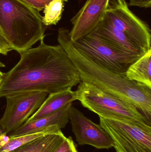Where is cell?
Instances as JSON below:
<instances>
[{
  "label": "cell",
  "mask_w": 151,
  "mask_h": 152,
  "mask_svg": "<svg viewBox=\"0 0 151 152\" xmlns=\"http://www.w3.org/2000/svg\"><path fill=\"white\" fill-rule=\"evenodd\" d=\"M43 40L20 54L15 66L4 73L0 98L32 91L50 94L72 89L80 83L79 73L63 47L48 45Z\"/></svg>",
  "instance_id": "6da1fadb"
},
{
  "label": "cell",
  "mask_w": 151,
  "mask_h": 152,
  "mask_svg": "<svg viewBox=\"0 0 151 152\" xmlns=\"http://www.w3.org/2000/svg\"><path fill=\"white\" fill-rule=\"evenodd\" d=\"M69 33L66 28H59L58 41L76 67L81 81L91 84L134 104L151 123V88L109 71L86 58L74 47Z\"/></svg>",
  "instance_id": "7a4b0ae2"
},
{
  "label": "cell",
  "mask_w": 151,
  "mask_h": 152,
  "mask_svg": "<svg viewBox=\"0 0 151 152\" xmlns=\"http://www.w3.org/2000/svg\"><path fill=\"white\" fill-rule=\"evenodd\" d=\"M47 27L39 11L21 0H0V29L12 50L20 54L44 39Z\"/></svg>",
  "instance_id": "3957f363"
},
{
  "label": "cell",
  "mask_w": 151,
  "mask_h": 152,
  "mask_svg": "<svg viewBox=\"0 0 151 152\" xmlns=\"http://www.w3.org/2000/svg\"><path fill=\"white\" fill-rule=\"evenodd\" d=\"M76 91L82 106L98 116L129 122L144 128L151 123L132 104L105 92L91 84L80 81Z\"/></svg>",
  "instance_id": "277c9868"
},
{
  "label": "cell",
  "mask_w": 151,
  "mask_h": 152,
  "mask_svg": "<svg viewBox=\"0 0 151 152\" xmlns=\"http://www.w3.org/2000/svg\"><path fill=\"white\" fill-rule=\"evenodd\" d=\"M72 43L89 60L121 75L124 76L129 66L142 57L113 47L92 33Z\"/></svg>",
  "instance_id": "5b68a950"
},
{
  "label": "cell",
  "mask_w": 151,
  "mask_h": 152,
  "mask_svg": "<svg viewBox=\"0 0 151 152\" xmlns=\"http://www.w3.org/2000/svg\"><path fill=\"white\" fill-rule=\"evenodd\" d=\"M105 18L144 53L151 50L150 26L129 10L125 0H110Z\"/></svg>",
  "instance_id": "8992f818"
},
{
  "label": "cell",
  "mask_w": 151,
  "mask_h": 152,
  "mask_svg": "<svg viewBox=\"0 0 151 152\" xmlns=\"http://www.w3.org/2000/svg\"><path fill=\"white\" fill-rule=\"evenodd\" d=\"M100 125L108 133L116 152H151V127L99 117Z\"/></svg>",
  "instance_id": "52a82bcc"
},
{
  "label": "cell",
  "mask_w": 151,
  "mask_h": 152,
  "mask_svg": "<svg viewBox=\"0 0 151 152\" xmlns=\"http://www.w3.org/2000/svg\"><path fill=\"white\" fill-rule=\"evenodd\" d=\"M47 96L45 92L32 91L6 96L0 128L8 134L20 127L41 106Z\"/></svg>",
  "instance_id": "ba28073f"
},
{
  "label": "cell",
  "mask_w": 151,
  "mask_h": 152,
  "mask_svg": "<svg viewBox=\"0 0 151 152\" xmlns=\"http://www.w3.org/2000/svg\"><path fill=\"white\" fill-rule=\"evenodd\" d=\"M69 119L78 144L91 145L98 149L113 147L111 137L101 126L94 123L72 106L69 111Z\"/></svg>",
  "instance_id": "9c48e42d"
},
{
  "label": "cell",
  "mask_w": 151,
  "mask_h": 152,
  "mask_svg": "<svg viewBox=\"0 0 151 152\" xmlns=\"http://www.w3.org/2000/svg\"><path fill=\"white\" fill-rule=\"evenodd\" d=\"M110 0H87L82 8L71 19L72 27L69 31L72 42L90 34L102 22Z\"/></svg>",
  "instance_id": "30bf717a"
},
{
  "label": "cell",
  "mask_w": 151,
  "mask_h": 152,
  "mask_svg": "<svg viewBox=\"0 0 151 152\" xmlns=\"http://www.w3.org/2000/svg\"><path fill=\"white\" fill-rule=\"evenodd\" d=\"M72 102L48 116L30 122H25L20 127L9 133L10 137H16L40 132L51 126L57 125L60 129L65 127L69 122V111Z\"/></svg>",
  "instance_id": "8fae6325"
},
{
  "label": "cell",
  "mask_w": 151,
  "mask_h": 152,
  "mask_svg": "<svg viewBox=\"0 0 151 152\" xmlns=\"http://www.w3.org/2000/svg\"><path fill=\"white\" fill-rule=\"evenodd\" d=\"M91 33L107 44L120 50L141 57L146 53L123 32L110 24L105 18Z\"/></svg>",
  "instance_id": "7c38bea8"
},
{
  "label": "cell",
  "mask_w": 151,
  "mask_h": 152,
  "mask_svg": "<svg viewBox=\"0 0 151 152\" xmlns=\"http://www.w3.org/2000/svg\"><path fill=\"white\" fill-rule=\"evenodd\" d=\"M77 100L78 92L72 91V89L50 94L40 108L26 122L34 121L54 113L67 104Z\"/></svg>",
  "instance_id": "4fadbf2b"
},
{
  "label": "cell",
  "mask_w": 151,
  "mask_h": 152,
  "mask_svg": "<svg viewBox=\"0 0 151 152\" xmlns=\"http://www.w3.org/2000/svg\"><path fill=\"white\" fill-rule=\"evenodd\" d=\"M66 137L59 129L43 136L9 152H54Z\"/></svg>",
  "instance_id": "5bb4252c"
},
{
  "label": "cell",
  "mask_w": 151,
  "mask_h": 152,
  "mask_svg": "<svg viewBox=\"0 0 151 152\" xmlns=\"http://www.w3.org/2000/svg\"><path fill=\"white\" fill-rule=\"evenodd\" d=\"M151 49L129 66L124 77L151 88Z\"/></svg>",
  "instance_id": "9a60e30c"
},
{
  "label": "cell",
  "mask_w": 151,
  "mask_h": 152,
  "mask_svg": "<svg viewBox=\"0 0 151 152\" xmlns=\"http://www.w3.org/2000/svg\"><path fill=\"white\" fill-rule=\"evenodd\" d=\"M59 129H61L58 126L54 125L37 133L24 135L16 137H9V140L5 145L0 146V152L11 151L43 136L56 132Z\"/></svg>",
  "instance_id": "2e32d148"
},
{
  "label": "cell",
  "mask_w": 151,
  "mask_h": 152,
  "mask_svg": "<svg viewBox=\"0 0 151 152\" xmlns=\"http://www.w3.org/2000/svg\"><path fill=\"white\" fill-rule=\"evenodd\" d=\"M67 0H53L44 8L42 21L46 26L56 25L61 19L64 11V3Z\"/></svg>",
  "instance_id": "e0dca14e"
},
{
  "label": "cell",
  "mask_w": 151,
  "mask_h": 152,
  "mask_svg": "<svg viewBox=\"0 0 151 152\" xmlns=\"http://www.w3.org/2000/svg\"><path fill=\"white\" fill-rule=\"evenodd\" d=\"M54 152H79L77 146L71 136L66 137Z\"/></svg>",
  "instance_id": "ac0fdd59"
},
{
  "label": "cell",
  "mask_w": 151,
  "mask_h": 152,
  "mask_svg": "<svg viewBox=\"0 0 151 152\" xmlns=\"http://www.w3.org/2000/svg\"><path fill=\"white\" fill-rule=\"evenodd\" d=\"M38 11L42 10L53 0H21Z\"/></svg>",
  "instance_id": "d6986e66"
},
{
  "label": "cell",
  "mask_w": 151,
  "mask_h": 152,
  "mask_svg": "<svg viewBox=\"0 0 151 152\" xmlns=\"http://www.w3.org/2000/svg\"><path fill=\"white\" fill-rule=\"evenodd\" d=\"M12 50L8 44L0 29V54L7 55Z\"/></svg>",
  "instance_id": "ffe728a7"
},
{
  "label": "cell",
  "mask_w": 151,
  "mask_h": 152,
  "mask_svg": "<svg viewBox=\"0 0 151 152\" xmlns=\"http://www.w3.org/2000/svg\"><path fill=\"white\" fill-rule=\"evenodd\" d=\"M128 5L129 6H136L140 8H150L151 0H129Z\"/></svg>",
  "instance_id": "44dd1931"
},
{
  "label": "cell",
  "mask_w": 151,
  "mask_h": 152,
  "mask_svg": "<svg viewBox=\"0 0 151 152\" xmlns=\"http://www.w3.org/2000/svg\"><path fill=\"white\" fill-rule=\"evenodd\" d=\"M5 133H5V132H4V131L1 128H0V136H1V135H2L3 134H5Z\"/></svg>",
  "instance_id": "7402d4cb"
},
{
  "label": "cell",
  "mask_w": 151,
  "mask_h": 152,
  "mask_svg": "<svg viewBox=\"0 0 151 152\" xmlns=\"http://www.w3.org/2000/svg\"><path fill=\"white\" fill-rule=\"evenodd\" d=\"M3 75L4 73H2L1 71H0V83H1V81Z\"/></svg>",
  "instance_id": "603a6c76"
},
{
  "label": "cell",
  "mask_w": 151,
  "mask_h": 152,
  "mask_svg": "<svg viewBox=\"0 0 151 152\" xmlns=\"http://www.w3.org/2000/svg\"><path fill=\"white\" fill-rule=\"evenodd\" d=\"M4 67H5L4 64L2 62H1V61H0V68Z\"/></svg>",
  "instance_id": "cb8c5ba5"
}]
</instances>
